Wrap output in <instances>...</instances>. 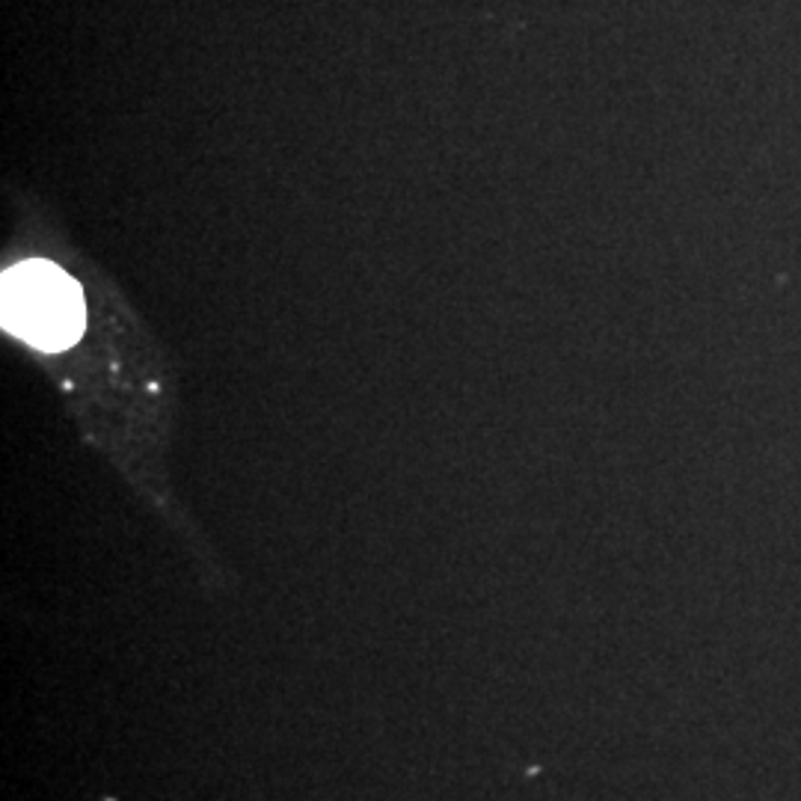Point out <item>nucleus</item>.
Masks as SVG:
<instances>
[{
    "label": "nucleus",
    "instance_id": "f257e3e1",
    "mask_svg": "<svg viewBox=\"0 0 801 801\" xmlns=\"http://www.w3.org/2000/svg\"><path fill=\"white\" fill-rule=\"evenodd\" d=\"M3 324L42 351H60L80 336V289L48 261H24L3 273Z\"/></svg>",
    "mask_w": 801,
    "mask_h": 801
}]
</instances>
